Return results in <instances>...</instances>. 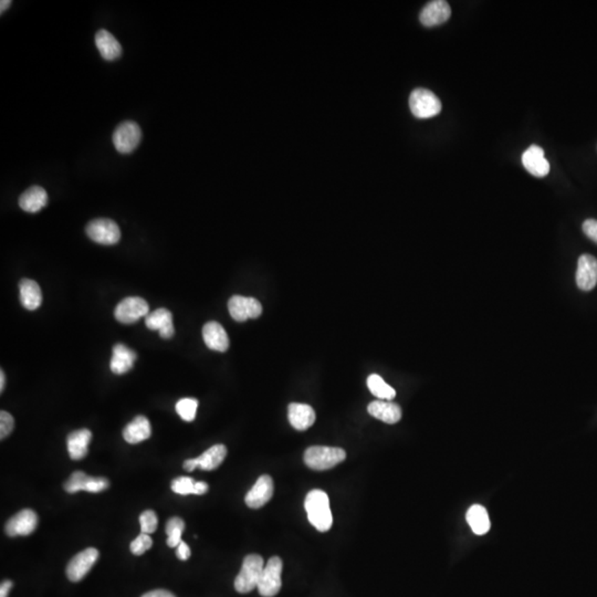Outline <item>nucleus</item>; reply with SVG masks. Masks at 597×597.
Masks as SVG:
<instances>
[{"mask_svg": "<svg viewBox=\"0 0 597 597\" xmlns=\"http://www.w3.org/2000/svg\"><path fill=\"white\" fill-rule=\"evenodd\" d=\"M368 411L374 418L391 425L396 424L402 418V409L391 401H374L368 406Z\"/></svg>", "mask_w": 597, "mask_h": 597, "instance_id": "20", "label": "nucleus"}, {"mask_svg": "<svg viewBox=\"0 0 597 597\" xmlns=\"http://www.w3.org/2000/svg\"><path fill=\"white\" fill-rule=\"evenodd\" d=\"M288 418L296 431H307L314 424L316 420V411L307 404L292 403L288 407Z\"/></svg>", "mask_w": 597, "mask_h": 597, "instance_id": "18", "label": "nucleus"}, {"mask_svg": "<svg viewBox=\"0 0 597 597\" xmlns=\"http://www.w3.org/2000/svg\"><path fill=\"white\" fill-rule=\"evenodd\" d=\"M176 555H177L178 559L181 561H187L190 559V555H192L190 546H187V543H185L184 541H181L179 543V546H177Z\"/></svg>", "mask_w": 597, "mask_h": 597, "instance_id": "37", "label": "nucleus"}, {"mask_svg": "<svg viewBox=\"0 0 597 597\" xmlns=\"http://www.w3.org/2000/svg\"><path fill=\"white\" fill-rule=\"evenodd\" d=\"M149 307L141 296H127L115 309V319L123 325H132L143 316H149Z\"/></svg>", "mask_w": 597, "mask_h": 597, "instance_id": "8", "label": "nucleus"}, {"mask_svg": "<svg viewBox=\"0 0 597 597\" xmlns=\"http://www.w3.org/2000/svg\"><path fill=\"white\" fill-rule=\"evenodd\" d=\"M197 408H199V401L190 397L181 398L176 404V411L185 422H192L195 420Z\"/></svg>", "mask_w": 597, "mask_h": 597, "instance_id": "31", "label": "nucleus"}, {"mask_svg": "<svg viewBox=\"0 0 597 597\" xmlns=\"http://www.w3.org/2000/svg\"><path fill=\"white\" fill-rule=\"evenodd\" d=\"M37 526V513L30 509H25L9 520L5 526V531L9 537H18V535L25 537L35 531Z\"/></svg>", "mask_w": 597, "mask_h": 597, "instance_id": "13", "label": "nucleus"}, {"mask_svg": "<svg viewBox=\"0 0 597 597\" xmlns=\"http://www.w3.org/2000/svg\"><path fill=\"white\" fill-rule=\"evenodd\" d=\"M12 5V1H9V0H3L1 3H0V9H1V14H3L9 6Z\"/></svg>", "mask_w": 597, "mask_h": 597, "instance_id": "43", "label": "nucleus"}, {"mask_svg": "<svg viewBox=\"0 0 597 597\" xmlns=\"http://www.w3.org/2000/svg\"><path fill=\"white\" fill-rule=\"evenodd\" d=\"M21 289V302L27 310H37L42 303V292L35 280L23 279L19 285Z\"/></svg>", "mask_w": 597, "mask_h": 597, "instance_id": "26", "label": "nucleus"}, {"mask_svg": "<svg viewBox=\"0 0 597 597\" xmlns=\"http://www.w3.org/2000/svg\"><path fill=\"white\" fill-rule=\"evenodd\" d=\"M467 522L477 535H483L490 530V519L485 507L474 505L467 512Z\"/></svg>", "mask_w": 597, "mask_h": 597, "instance_id": "28", "label": "nucleus"}, {"mask_svg": "<svg viewBox=\"0 0 597 597\" xmlns=\"http://www.w3.org/2000/svg\"><path fill=\"white\" fill-rule=\"evenodd\" d=\"M49 201L46 190L40 186L29 187L19 197V206L27 213L35 214L47 206Z\"/></svg>", "mask_w": 597, "mask_h": 597, "instance_id": "21", "label": "nucleus"}, {"mask_svg": "<svg viewBox=\"0 0 597 597\" xmlns=\"http://www.w3.org/2000/svg\"><path fill=\"white\" fill-rule=\"evenodd\" d=\"M14 417L8 411H0V438L5 440L14 429Z\"/></svg>", "mask_w": 597, "mask_h": 597, "instance_id": "35", "label": "nucleus"}, {"mask_svg": "<svg viewBox=\"0 0 597 597\" xmlns=\"http://www.w3.org/2000/svg\"><path fill=\"white\" fill-rule=\"evenodd\" d=\"M109 480L104 477H91L84 471H75L64 483V490L68 494H77L79 491L98 494L109 488Z\"/></svg>", "mask_w": 597, "mask_h": 597, "instance_id": "9", "label": "nucleus"}, {"mask_svg": "<svg viewBox=\"0 0 597 597\" xmlns=\"http://www.w3.org/2000/svg\"><path fill=\"white\" fill-rule=\"evenodd\" d=\"M138 359L134 351L127 348L124 344H116L113 348L112 359L110 362V368L113 373L122 375L132 370L133 365Z\"/></svg>", "mask_w": 597, "mask_h": 597, "instance_id": "23", "label": "nucleus"}, {"mask_svg": "<svg viewBox=\"0 0 597 597\" xmlns=\"http://www.w3.org/2000/svg\"><path fill=\"white\" fill-rule=\"evenodd\" d=\"M264 569L262 557L249 555L244 557L242 570L236 577L235 589L240 594H247L258 587L259 581Z\"/></svg>", "mask_w": 597, "mask_h": 597, "instance_id": "3", "label": "nucleus"}, {"mask_svg": "<svg viewBox=\"0 0 597 597\" xmlns=\"http://www.w3.org/2000/svg\"><path fill=\"white\" fill-rule=\"evenodd\" d=\"M409 107L414 116L425 120L440 114L442 111V102L435 93L420 88L411 92L409 97Z\"/></svg>", "mask_w": 597, "mask_h": 597, "instance_id": "4", "label": "nucleus"}, {"mask_svg": "<svg viewBox=\"0 0 597 597\" xmlns=\"http://www.w3.org/2000/svg\"><path fill=\"white\" fill-rule=\"evenodd\" d=\"M226 456H227V448L225 445L218 444L207 449L204 454L195 458V460L197 467L201 470L212 471L218 468Z\"/></svg>", "mask_w": 597, "mask_h": 597, "instance_id": "27", "label": "nucleus"}, {"mask_svg": "<svg viewBox=\"0 0 597 597\" xmlns=\"http://www.w3.org/2000/svg\"><path fill=\"white\" fill-rule=\"evenodd\" d=\"M92 440V433L89 429H79L72 431L66 440L68 453L72 460L84 459L89 451L90 442Z\"/></svg>", "mask_w": 597, "mask_h": 597, "instance_id": "22", "label": "nucleus"}, {"mask_svg": "<svg viewBox=\"0 0 597 597\" xmlns=\"http://www.w3.org/2000/svg\"><path fill=\"white\" fill-rule=\"evenodd\" d=\"M196 468H199L197 467V463H196L195 458L194 459H187L186 461L184 462V469L186 471H194Z\"/></svg>", "mask_w": 597, "mask_h": 597, "instance_id": "41", "label": "nucleus"}, {"mask_svg": "<svg viewBox=\"0 0 597 597\" xmlns=\"http://www.w3.org/2000/svg\"><path fill=\"white\" fill-rule=\"evenodd\" d=\"M282 569L283 563L280 557H272L269 559L267 564L264 566L257 587L259 594L264 597H273L278 594L282 586Z\"/></svg>", "mask_w": 597, "mask_h": 597, "instance_id": "5", "label": "nucleus"}, {"mask_svg": "<svg viewBox=\"0 0 597 597\" xmlns=\"http://www.w3.org/2000/svg\"><path fill=\"white\" fill-rule=\"evenodd\" d=\"M12 586H14V583L12 581H3L0 585V597H8L9 591L12 589Z\"/></svg>", "mask_w": 597, "mask_h": 597, "instance_id": "39", "label": "nucleus"}, {"mask_svg": "<svg viewBox=\"0 0 597 597\" xmlns=\"http://www.w3.org/2000/svg\"><path fill=\"white\" fill-rule=\"evenodd\" d=\"M368 388L370 393L381 401H392L396 396V391L377 374L368 377Z\"/></svg>", "mask_w": 597, "mask_h": 597, "instance_id": "29", "label": "nucleus"}, {"mask_svg": "<svg viewBox=\"0 0 597 597\" xmlns=\"http://www.w3.org/2000/svg\"><path fill=\"white\" fill-rule=\"evenodd\" d=\"M583 231L591 240L597 244V220L587 219V220L584 221Z\"/></svg>", "mask_w": 597, "mask_h": 597, "instance_id": "36", "label": "nucleus"}, {"mask_svg": "<svg viewBox=\"0 0 597 597\" xmlns=\"http://www.w3.org/2000/svg\"><path fill=\"white\" fill-rule=\"evenodd\" d=\"M450 5L445 0H435L428 3L420 12V23L426 27H435L450 18Z\"/></svg>", "mask_w": 597, "mask_h": 597, "instance_id": "15", "label": "nucleus"}, {"mask_svg": "<svg viewBox=\"0 0 597 597\" xmlns=\"http://www.w3.org/2000/svg\"><path fill=\"white\" fill-rule=\"evenodd\" d=\"M195 480L190 477H178L173 480L170 488L175 494L187 496L195 494Z\"/></svg>", "mask_w": 597, "mask_h": 597, "instance_id": "32", "label": "nucleus"}, {"mask_svg": "<svg viewBox=\"0 0 597 597\" xmlns=\"http://www.w3.org/2000/svg\"><path fill=\"white\" fill-rule=\"evenodd\" d=\"M309 522L320 532H327L333 524L330 499L325 491L316 489L307 494L305 501Z\"/></svg>", "mask_w": 597, "mask_h": 597, "instance_id": "1", "label": "nucleus"}, {"mask_svg": "<svg viewBox=\"0 0 597 597\" xmlns=\"http://www.w3.org/2000/svg\"><path fill=\"white\" fill-rule=\"evenodd\" d=\"M346 453L344 449L327 446H312L305 451V465L316 471L329 470L344 461Z\"/></svg>", "mask_w": 597, "mask_h": 597, "instance_id": "2", "label": "nucleus"}, {"mask_svg": "<svg viewBox=\"0 0 597 597\" xmlns=\"http://www.w3.org/2000/svg\"><path fill=\"white\" fill-rule=\"evenodd\" d=\"M142 597H176L175 595L170 593V592L165 591V589H155V591H151L147 594H144Z\"/></svg>", "mask_w": 597, "mask_h": 597, "instance_id": "38", "label": "nucleus"}, {"mask_svg": "<svg viewBox=\"0 0 597 597\" xmlns=\"http://www.w3.org/2000/svg\"><path fill=\"white\" fill-rule=\"evenodd\" d=\"M153 540L152 537H149V534L141 533L136 537V540L131 543V552L134 555H142L145 552L149 551V548H152Z\"/></svg>", "mask_w": 597, "mask_h": 597, "instance_id": "34", "label": "nucleus"}, {"mask_svg": "<svg viewBox=\"0 0 597 597\" xmlns=\"http://www.w3.org/2000/svg\"><path fill=\"white\" fill-rule=\"evenodd\" d=\"M228 310L233 320L244 322L262 316V305L257 298L233 296L228 302Z\"/></svg>", "mask_w": 597, "mask_h": 597, "instance_id": "10", "label": "nucleus"}, {"mask_svg": "<svg viewBox=\"0 0 597 597\" xmlns=\"http://www.w3.org/2000/svg\"><path fill=\"white\" fill-rule=\"evenodd\" d=\"M273 480L270 476L264 474L259 477L256 483L250 489L247 496L244 498L246 505L251 509H259L267 505L273 496Z\"/></svg>", "mask_w": 597, "mask_h": 597, "instance_id": "12", "label": "nucleus"}, {"mask_svg": "<svg viewBox=\"0 0 597 597\" xmlns=\"http://www.w3.org/2000/svg\"><path fill=\"white\" fill-rule=\"evenodd\" d=\"M5 383H6V377H5V373H3V370L0 372V392H3V388H5Z\"/></svg>", "mask_w": 597, "mask_h": 597, "instance_id": "42", "label": "nucleus"}, {"mask_svg": "<svg viewBox=\"0 0 597 597\" xmlns=\"http://www.w3.org/2000/svg\"><path fill=\"white\" fill-rule=\"evenodd\" d=\"M203 338L205 344L210 350L226 352L229 348V338L227 332L218 322H208L203 327Z\"/></svg>", "mask_w": 597, "mask_h": 597, "instance_id": "17", "label": "nucleus"}, {"mask_svg": "<svg viewBox=\"0 0 597 597\" xmlns=\"http://www.w3.org/2000/svg\"><path fill=\"white\" fill-rule=\"evenodd\" d=\"M86 233L97 244L111 246L121 239V230L112 219L99 218L86 225Z\"/></svg>", "mask_w": 597, "mask_h": 597, "instance_id": "6", "label": "nucleus"}, {"mask_svg": "<svg viewBox=\"0 0 597 597\" xmlns=\"http://www.w3.org/2000/svg\"><path fill=\"white\" fill-rule=\"evenodd\" d=\"M167 546L177 548L181 542V535L184 532L185 522L181 518L174 517L168 520L166 524Z\"/></svg>", "mask_w": 597, "mask_h": 597, "instance_id": "30", "label": "nucleus"}, {"mask_svg": "<svg viewBox=\"0 0 597 597\" xmlns=\"http://www.w3.org/2000/svg\"><path fill=\"white\" fill-rule=\"evenodd\" d=\"M522 164L524 168L535 177H544L550 172V164L544 157V151L537 145H532L523 153Z\"/></svg>", "mask_w": 597, "mask_h": 597, "instance_id": "16", "label": "nucleus"}, {"mask_svg": "<svg viewBox=\"0 0 597 597\" xmlns=\"http://www.w3.org/2000/svg\"><path fill=\"white\" fill-rule=\"evenodd\" d=\"M98 559L99 551L97 548H86L72 557L66 566V576L71 582H79L92 569Z\"/></svg>", "mask_w": 597, "mask_h": 597, "instance_id": "11", "label": "nucleus"}, {"mask_svg": "<svg viewBox=\"0 0 597 597\" xmlns=\"http://www.w3.org/2000/svg\"><path fill=\"white\" fill-rule=\"evenodd\" d=\"M145 325L149 330L160 331V335L165 340L170 339L175 333L172 313L164 307L149 313V316H145Z\"/></svg>", "mask_w": 597, "mask_h": 597, "instance_id": "19", "label": "nucleus"}, {"mask_svg": "<svg viewBox=\"0 0 597 597\" xmlns=\"http://www.w3.org/2000/svg\"><path fill=\"white\" fill-rule=\"evenodd\" d=\"M152 435L151 422L145 416H136L124 428L123 437L125 442L132 445L149 440Z\"/></svg>", "mask_w": 597, "mask_h": 597, "instance_id": "25", "label": "nucleus"}, {"mask_svg": "<svg viewBox=\"0 0 597 597\" xmlns=\"http://www.w3.org/2000/svg\"><path fill=\"white\" fill-rule=\"evenodd\" d=\"M208 489H209L208 483H205V481H199V483H195V494H206Z\"/></svg>", "mask_w": 597, "mask_h": 597, "instance_id": "40", "label": "nucleus"}, {"mask_svg": "<svg viewBox=\"0 0 597 597\" xmlns=\"http://www.w3.org/2000/svg\"><path fill=\"white\" fill-rule=\"evenodd\" d=\"M577 287L582 291H591L597 285V259L591 255H582L577 262Z\"/></svg>", "mask_w": 597, "mask_h": 597, "instance_id": "14", "label": "nucleus"}, {"mask_svg": "<svg viewBox=\"0 0 597 597\" xmlns=\"http://www.w3.org/2000/svg\"><path fill=\"white\" fill-rule=\"evenodd\" d=\"M95 46L104 60H116L121 57L122 46L116 38L104 29H101L95 35Z\"/></svg>", "mask_w": 597, "mask_h": 597, "instance_id": "24", "label": "nucleus"}, {"mask_svg": "<svg viewBox=\"0 0 597 597\" xmlns=\"http://www.w3.org/2000/svg\"><path fill=\"white\" fill-rule=\"evenodd\" d=\"M141 138L142 131L138 124L133 121H125L115 129L112 141L118 153L131 154L138 149Z\"/></svg>", "mask_w": 597, "mask_h": 597, "instance_id": "7", "label": "nucleus"}, {"mask_svg": "<svg viewBox=\"0 0 597 597\" xmlns=\"http://www.w3.org/2000/svg\"><path fill=\"white\" fill-rule=\"evenodd\" d=\"M157 516L155 512L152 510H147L141 514L140 517V524H141L142 533L151 534L154 533L157 529Z\"/></svg>", "mask_w": 597, "mask_h": 597, "instance_id": "33", "label": "nucleus"}]
</instances>
